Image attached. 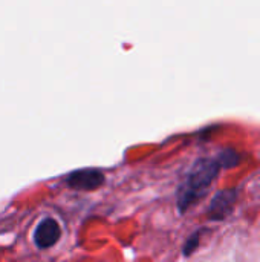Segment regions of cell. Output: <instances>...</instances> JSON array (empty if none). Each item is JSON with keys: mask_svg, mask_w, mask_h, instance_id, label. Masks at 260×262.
<instances>
[{"mask_svg": "<svg viewBox=\"0 0 260 262\" xmlns=\"http://www.w3.org/2000/svg\"><path fill=\"white\" fill-rule=\"evenodd\" d=\"M66 184L74 190H95L104 184V173L100 169H80L67 175Z\"/></svg>", "mask_w": 260, "mask_h": 262, "instance_id": "2", "label": "cell"}, {"mask_svg": "<svg viewBox=\"0 0 260 262\" xmlns=\"http://www.w3.org/2000/svg\"><path fill=\"white\" fill-rule=\"evenodd\" d=\"M61 236V227L54 218H43L34 230V244L40 250L51 249L58 243Z\"/></svg>", "mask_w": 260, "mask_h": 262, "instance_id": "3", "label": "cell"}, {"mask_svg": "<svg viewBox=\"0 0 260 262\" xmlns=\"http://www.w3.org/2000/svg\"><path fill=\"white\" fill-rule=\"evenodd\" d=\"M221 169L222 164L218 155L213 158H199L193 163L176 193L178 210L181 213L187 212L205 196Z\"/></svg>", "mask_w": 260, "mask_h": 262, "instance_id": "1", "label": "cell"}, {"mask_svg": "<svg viewBox=\"0 0 260 262\" xmlns=\"http://www.w3.org/2000/svg\"><path fill=\"white\" fill-rule=\"evenodd\" d=\"M238 198V190H221L218 192L208 207V218L213 221H221L224 218H227L236 203Z\"/></svg>", "mask_w": 260, "mask_h": 262, "instance_id": "4", "label": "cell"}, {"mask_svg": "<svg viewBox=\"0 0 260 262\" xmlns=\"http://www.w3.org/2000/svg\"><path fill=\"white\" fill-rule=\"evenodd\" d=\"M218 158L222 164V167H228V166H236L239 163V155L234 152V150H222L218 154Z\"/></svg>", "mask_w": 260, "mask_h": 262, "instance_id": "5", "label": "cell"}, {"mask_svg": "<svg viewBox=\"0 0 260 262\" xmlns=\"http://www.w3.org/2000/svg\"><path fill=\"white\" fill-rule=\"evenodd\" d=\"M201 236V230H198L196 233H193L188 239H187V243L184 244V249H182V253H184V256H190L192 253H195V250L198 249V246H199V238Z\"/></svg>", "mask_w": 260, "mask_h": 262, "instance_id": "6", "label": "cell"}]
</instances>
